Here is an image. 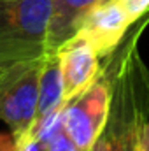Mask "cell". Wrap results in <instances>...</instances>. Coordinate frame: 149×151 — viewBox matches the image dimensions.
Instances as JSON below:
<instances>
[{
	"mask_svg": "<svg viewBox=\"0 0 149 151\" xmlns=\"http://www.w3.org/2000/svg\"><path fill=\"white\" fill-rule=\"evenodd\" d=\"M105 70L112 84L111 111L91 151H135L149 109V74L133 46H128Z\"/></svg>",
	"mask_w": 149,
	"mask_h": 151,
	"instance_id": "cell-1",
	"label": "cell"
},
{
	"mask_svg": "<svg viewBox=\"0 0 149 151\" xmlns=\"http://www.w3.org/2000/svg\"><path fill=\"white\" fill-rule=\"evenodd\" d=\"M53 0L0 2V69L42 58L47 53V32Z\"/></svg>",
	"mask_w": 149,
	"mask_h": 151,
	"instance_id": "cell-2",
	"label": "cell"
},
{
	"mask_svg": "<svg viewBox=\"0 0 149 151\" xmlns=\"http://www.w3.org/2000/svg\"><path fill=\"white\" fill-rule=\"evenodd\" d=\"M44 56L12 65L0 76V119L9 127L16 141L27 137L37 114Z\"/></svg>",
	"mask_w": 149,
	"mask_h": 151,
	"instance_id": "cell-3",
	"label": "cell"
},
{
	"mask_svg": "<svg viewBox=\"0 0 149 151\" xmlns=\"http://www.w3.org/2000/svg\"><path fill=\"white\" fill-rule=\"evenodd\" d=\"M112 84L107 70H102L97 81L70 100L63 114V130L74 141L79 151H91L98 141L111 111Z\"/></svg>",
	"mask_w": 149,
	"mask_h": 151,
	"instance_id": "cell-4",
	"label": "cell"
},
{
	"mask_svg": "<svg viewBox=\"0 0 149 151\" xmlns=\"http://www.w3.org/2000/svg\"><path fill=\"white\" fill-rule=\"evenodd\" d=\"M132 23L119 0H104L81 19L75 35H81L104 58L119 47Z\"/></svg>",
	"mask_w": 149,
	"mask_h": 151,
	"instance_id": "cell-5",
	"label": "cell"
},
{
	"mask_svg": "<svg viewBox=\"0 0 149 151\" xmlns=\"http://www.w3.org/2000/svg\"><path fill=\"white\" fill-rule=\"evenodd\" d=\"M63 81V100L69 104L79 93L90 88L102 72L100 56L81 37L74 35L56 49Z\"/></svg>",
	"mask_w": 149,
	"mask_h": 151,
	"instance_id": "cell-6",
	"label": "cell"
},
{
	"mask_svg": "<svg viewBox=\"0 0 149 151\" xmlns=\"http://www.w3.org/2000/svg\"><path fill=\"white\" fill-rule=\"evenodd\" d=\"M104 0H53V12L47 32V53L56 51L74 37L81 19Z\"/></svg>",
	"mask_w": 149,
	"mask_h": 151,
	"instance_id": "cell-7",
	"label": "cell"
},
{
	"mask_svg": "<svg viewBox=\"0 0 149 151\" xmlns=\"http://www.w3.org/2000/svg\"><path fill=\"white\" fill-rule=\"evenodd\" d=\"M60 106H65L60 56H58L56 51H49L44 56V65H42V72H40L39 104H37V114H35L34 125L42 121L47 114H51L53 111H56Z\"/></svg>",
	"mask_w": 149,
	"mask_h": 151,
	"instance_id": "cell-8",
	"label": "cell"
},
{
	"mask_svg": "<svg viewBox=\"0 0 149 151\" xmlns=\"http://www.w3.org/2000/svg\"><path fill=\"white\" fill-rule=\"evenodd\" d=\"M119 2L133 23L140 19V16L146 14V11L149 9V0H119Z\"/></svg>",
	"mask_w": 149,
	"mask_h": 151,
	"instance_id": "cell-9",
	"label": "cell"
},
{
	"mask_svg": "<svg viewBox=\"0 0 149 151\" xmlns=\"http://www.w3.org/2000/svg\"><path fill=\"white\" fill-rule=\"evenodd\" d=\"M44 151H79V148L74 144V141L67 135V132L63 130L62 134H58L46 148Z\"/></svg>",
	"mask_w": 149,
	"mask_h": 151,
	"instance_id": "cell-10",
	"label": "cell"
},
{
	"mask_svg": "<svg viewBox=\"0 0 149 151\" xmlns=\"http://www.w3.org/2000/svg\"><path fill=\"white\" fill-rule=\"evenodd\" d=\"M135 151H149V121H146L139 132L137 142H135Z\"/></svg>",
	"mask_w": 149,
	"mask_h": 151,
	"instance_id": "cell-11",
	"label": "cell"
},
{
	"mask_svg": "<svg viewBox=\"0 0 149 151\" xmlns=\"http://www.w3.org/2000/svg\"><path fill=\"white\" fill-rule=\"evenodd\" d=\"M0 151H21L12 134H0Z\"/></svg>",
	"mask_w": 149,
	"mask_h": 151,
	"instance_id": "cell-12",
	"label": "cell"
},
{
	"mask_svg": "<svg viewBox=\"0 0 149 151\" xmlns=\"http://www.w3.org/2000/svg\"><path fill=\"white\" fill-rule=\"evenodd\" d=\"M2 72H4V70H2V69H0V76H2Z\"/></svg>",
	"mask_w": 149,
	"mask_h": 151,
	"instance_id": "cell-13",
	"label": "cell"
},
{
	"mask_svg": "<svg viewBox=\"0 0 149 151\" xmlns=\"http://www.w3.org/2000/svg\"><path fill=\"white\" fill-rule=\"evenodd\" d=\"M0 2H7V0H0Z\"/></svg>",
	"mask_w": 149,
	"mask_h": 151,
	"instance_id": "cell-14",
	"label": "cell"
}]
</instances>
